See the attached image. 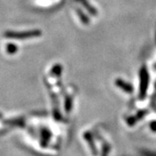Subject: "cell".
<instances>
[{
	"mask_svg": "<svg viewBox=\"0 0 156 156\" xmlns=\"http://www.w3.org/2000/svg\"><path fill=\"white\" fill-rule=\"evenodd\" d=\"M77 12L79 13L78 15H79V17H81L82 22L83 23H85V24H88V23H89V19H88V17H86L85 15H83V12H82L81 11H79V10L77 11Z\"/></svg>",
	"mask_w": 156,
	"mask_h": 156,
	"instance_id": "obj_4",
	"label": "cell"
},
{
	"mask_svg": "<svg viewBox=\"0 0 156 156\" xmlns=\"http://www.w3.org/2000/svg\"><path fill=\"white\" fill-rule=\"evenodd\" d=\"M80 2L82 3V5H83L84 7H85V8H86V9H87V10H88V11H89L92 15H93V16H95V15H96V11H95V9H94L92 6L89 5V3H88L86 0H80Z\"/></svg>",
	"mask_w": 156,
	"mask_h": 156,
	"instance_id": "obj_3",
	"label": "cell"
},
{
	"mask_svg": "<svg viewBox=\"0 0 156 156\" xmlns=\"http://www.w3.org/2000/svg\"><path fill=\"white\" fill-rule=\"evenodd\" d=\"M148 73L145 67L141 68L140 71V97H144L147 94V89L148 87Z\"/></svg>",
	"mask_w": 156,
	"mask_h": 156,
	"instance_id": "obj_1",
	"label": "cell"
},
{
	"mask_svg": "<svg viewBox=\"0 0 156 156\" xmlns=\"http://www.w3.org/2000/svg\"><path fill=\"white\" fill-rule=\"evenodd\" d=\"M115 84H116L119 88H121L122 90L128 92V93H131L133 91V87L130 84L123 82L122 80H121V79H117L116 81H115Z\"/></svg>",
	"mask_w": 156,
	"mask_h": 156,
	"instance_id": "obj_2",
	"label": "cell"
}]
</instances>
